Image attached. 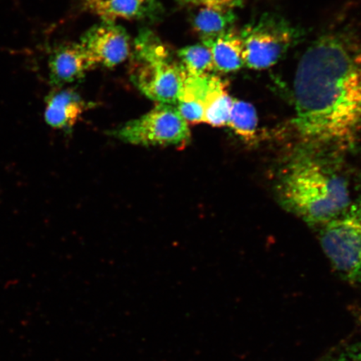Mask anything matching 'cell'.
Here are the masks:
<instances>
[{
	"label": "cell",
	"mask_w": 361,
	"mask_h": 361,
	"mask_svg": "<svg viewBox=\"0 0 361 361\" xmlns=\"http://www.w3.org/2000/svg\"><path fill=\"white\" fill-rule=\"evenodd\" d=\"M295 126L305 141L346 147L361 133V42L324 35L301 58L293 81Z\"/></svg>",
	"instance_id": "cell-1"
},
{
	"label": "cell",
	"mask_w": 361,
	"mask_h": 361,
	"mask_svg": "<svg viewBox=\"0 0 361 361\" xmlns=\"http://www.w3.org/2000/svg\"><path fill=\"white\" fill-rule=\"evenodd\" d=\"M279 189L284 204L312 224H326L352 202L345 178L319 158L307 154L288 164Z\"/></svg>",
	"instance_id": "cell-2"
},
{
	"label": "cell",
	"mask_w": 361,
	"mask_h": 361,
	"mask_svg": "<svg viewBox=\"0 0 361 361\" xmlns=\"http://www.w3.org/2000/svg\"><path fill=\"white\" fill-rule=\"evenodd\" d=\"M186 74L156 34L150 30L139 33L134 42L130 76L140 92L152 101L174 105Z\"/></svg>",
	"instance_id": "cell-3"
},
{
	"label": "cell",
	"mask_w": 361,
	"mask_h": 361,
	"mask_svg": "<svg viewBox=\"0 0 361 361\" xmlns=\"http://www.w3.org/2000/svg\"><path fill=\"white\" fill-rule=\"evenodd\" d=\"M320 243L336 272L352 286L361 284V197L322 226Z\"/></svg>",
	"instance_id": "cell-4"
},
{
	"label": "cell",
	"mask_w": 361,
	"mask_h": 361,
	"mask_svg": "<svg viewBox=\"0 0 361 361\" xmlns=\"http://www.w3.org/2000/svg\"><path fill=\"white\" fill-rule=\"evenodd\" d=\"M243 62L252 70L274 66L300 42L301 31L276 13H266L240 31Z\"/></svg>",
	"instance_id": "cell-5"
},
{
	"label": "cell",
	"mask_w": 361,
	"mask_h": 361,
	"mask_svg": "<svg viewBox=\"0 0 361 361\" xmlns=\"http://www.w3.org/2000/svg\"><path fill=\"white\" fill-rule=\"evenodd\" d=\"M121 141L139 146L184 147L190 142L188 123L173 105L159 104L147 114L113 133Z\"/></svg>",
	"instance_id": "cell-6"
},
{
	"label": "cell",
	"mask_w": 361,
	"mask_h": 361,
	"mask_svg": "<svg viewBox=\"0 0 361 361\" xmlns=\"http://www.w3.org/2000/svg\"><path fill=\"white\" fill-rule=\"evenodd\" d=\"M80 44L96 66L115 67L124 62L130 53V39L123 26L102 21L89 29Z\"/></svg>",
	"instance_id": "cell-7"
},
{
	"label": "cell",
	"mask_w": 361,
	"mask_h": 361,
	"mask_svg": "<svg viewBox=\"0 0 361 361\" xmlns=\"http://www.w3.org/2000/svg\"><path fill=\"white\" fill-rule=\"evenodd\" d=\"M96 66L82 44H62L49 56V81L56 87H64L82 80Z\"/></svg>",
	"instance_id": "cell-8"
},
{
	"label": "cell",
	"mask_w": 361,
	"mask_h": 361,
	"mask_svg": "<svg viewBox=\"0 0 361 361\" xmlns=\"http://www.w3.org/2000/svg\"><path fill=\"white\" fill-rule=\"evenodd\" d=\"M82 6L103 21L154 20L161 13L160 0H81Z\"/></svg>",
	"instance_id": "cell-9"
},
{
	"label": "cell",
	"mask_w": 361,
	"mask_h": 361,
	"mask_svg": "<svg viewBox=\"0 0 361 361\" xmlns=\"http://www.w3.org/2000/svg\"><path fill=\"white\" fill-rule=\"evenodd\" d=\"M44 120L53 128L69 130L89 109V104L72 89L54 90L45 99Z\"/></svg>",
	"instance_id": "cell-10"
},
{
	"label": "cell",
	"mask_w": 361,
	"mask_h": 361,
	"mask_svg": "<svg viewBox=\"0 0 361 361\" xmlns=\"http://www.w3.org/2000/svg\"><path fill=\"white\" fill-rule=\"evenodd\" d=\"M214 75H194L187 73L185 76L177 108L188 123H202L205 102Z\"/></svg>",
	"instance_id": "cell-11"
},
{
	"label": "cell",
	"mask_w": 361,
	"mask_h": 361,
	"mask_svg": "<svg viewBox=\"0 0 361 361\" xmlns=\"http://www.w3.org/2000/svg\"><path fill=\"white\" fill-rule=\"evenodd\" d=\"M202 43L210 49L215 70L229 73L238 71L245 66L242 39L235 30L228 31Z\"/></svg>",
	"instance_id": "cell-12"
},
{
	"label": "cell",
	"mask_w": 361,
	"mask_h": 361,
	"mask_svg": "<svg viewBox=\"0 0 361 361\" xmlns=\"http://www.w3.org/2000/svg\"><path fill=\"white\" fill-rule=\"evenodd\" d=\"M233 100L228 92L227 81L214 75L205 102L202 123L214 128L228 126Z\"/></svg>",
	"instance_id": "cell-13"
},
{
	"label": "cell",
	"mask_w": 361,
	"mask_h": 361,
	"mask_svg": "<svg viewBox=\"0 0 361 361\" xmlns=\"http://www.w3.org/2000/svg\"><path fill=\"white\" fill-rule=\"evenodd\" d=\"M236 20L233 10L202 7L191 22L194 32L205 42L233 30Z\"/></svg>",
	"instance_id": "cell-14"
},
{
	"label": "cell",
	"mask_w": 361,
	"mask_h": 361,
	"mask_svg": "<svg viewBox=\"0 0 361 361\" xmlns=\"http://www.w3.org/2000/svg\"><path fill=\"white\" fill-rule=\"evenodd\" d=\"M228 126L243 141L254 142L258 130V116L254 106L233 99Z\"/></svg>",
	"instance_id": "cell-15"
},
{
	"label": "cell",
	"mask_w": 361,
	"mask_h": 361,
	"mask_svg": "<svg viewBox=\"0 0 361 361\" xmlns=\"http://www.w3.org/2000/svg\"><path fill=\"white\" fill-rule=\"evenodd\" d=\"M180 64L186 73L194 75L213 74L215 70L210 49L204 44H194L179 49Z\"/></svg>",
	"instance_id": "cell-16"
},
{
	"label": "cell",
	"mask_w": 361,
	"mask_h": 361,
	"mask_svg": "<svg viewBox=\"0 0 361 361\" xmlns=\"http://www.w3.org/2000/svg\"><path fill=\"white\" fill-rule=\"evenodd\" d=\"M247 0H180L186 4L194 6L220 8V10H233L242 7Z\"/></svg>",
	"instance_id": "cell-17"
},
{
	"label": "cell",
	"mask_w": 361,
	"mask_h": 361,
	"mask_svg": "<svg viewBox=\"0 0 361 361\" xmlns=\"http://www.w3.org/2000/svg\"><path fill=\"white\" fill-rule=\"evenodd\" d=\"M336 361H361V341L347 346L338 355Z\"/></svg>",
	"instance_id": "cell-18"
},
{
	"label": "cell",
	"mask_w": 361,
	"mask_h": 361,
	"mask_svg": "<svg viewBox=\"0 0 361 361\" xmlns=\"http://www.w3.org/2000/svg\"><path fill=\"white\" fill-rule=\"evenodd\" d=\"M359 320H360V324H361V314L359 315Z\"/></svg>",
	"instance_id": "cell-19"
}]
</instances>
